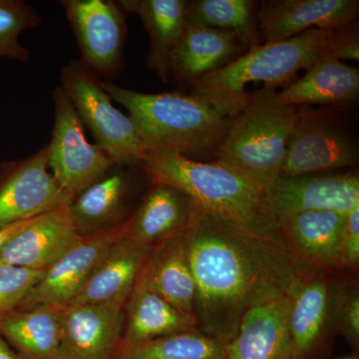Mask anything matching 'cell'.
Segmentation results:
<instances>
[{
  "mask_svg": "<svg viewBox=\"0 0 359 359\" xmlns=\"http://www.w3.org/2000/svg\"><path fill=\"white\" fill-rule=\"evenodd\" d=\"M185 242L198 330L226 344L250 309L289 294L299 269L280 238L197 205Z\"/></svg>",
  "mask_w": 359,
  "mask_h": 359,
  "instance_id": "obj_1",
  "label": "cell"
},
{
  "mask_svg": "<svg viewBox=\"0 0 359 359\" xmlns=\"http://www.w3.org/2000/svg\"><path fill=\"white\" fill-rule=\"evenodd\" d=\"M113 101L128 111L147 151L202 161L215 158L236 116L193 94L144 93L102 82Z\"/></svg>",
  "mask_w": 359,
  "mask_h": 359,
  "instance_id": "obj_2",
  "label": "cell"
},
{
  "mask_svg": "<svg viewBox=\"0 0 359 359\" xmlns=\"http://www.w3.org/2000/svg\"><path fill=\"white\" fill-rule=\"evenodd\" d=\"M335 29H311L282 41L255 45L223 69L189 86L190 93L237 116L250 102V82L275 90L292 83L297 72L334 55Z\"/></svg>",
  "mask_w": 359,
  "mask_h": 359,
  "instance_id": "obj_3",
  "label": "cell"
},
{
  "mask_svg": "<svg viewBox=\"0 0 359 359\" xmlns=\"http://www.w3.org/2000/svg\"><path fill=\"white\" fill-rule=\"evenodd\" d=\"M137 166L151 183L178 189L205 211L280 238L264 210V191L231 168L150 151Z\"/></svg>",
  "mask_w": 359,
  "mask_h": 359,
  "instance_id": "obj_4",
  "label": "cell"
},
{
  "mask_svg": "<svg viewBox=\"0 0 359 359\" xmlns=\"http://www.w3.org/2000/svg\"><path fill=\"white\" fill-rule=\"evenodd\" d=\"M276 91L250 93L217 152V162L264 190L283 172L287 144L301 107L276 102Z\"/></svg>",
  "mask_w": 359,
  "mask_h": 359,
  "instance_id": "obj_5",
  "label": "cell"
},
{
  "mask_svg": "<svg viewBox=\"0 0 359 359\" xmlns=\"http://www.w3.org/2000/svg\"><path fill=\"white\" fill-rule=\"evenodd\" d=\"M59 86L84 126L91 131L96 145L115 163L137 164L147 152L133 120L115 107L100 80L85 68L80 59H72L63 66Z\"/></svg>",
  "mask_w": 359,
  "mask_h": 359,
  "instance_id": "obj_6",
  "label": "cell"
},
{
  "mask_svg": "<svg viewBox=\"0 0 359 359\" xmlns=\"http://www.w3.org/2000/svg\"><path fill=\"white\" fill-rule=\"evenodd\" d=\"M76 39L82 65L102 82H113L124 67L129 14L114 0H61Z\"/></svg>",
  "mask_w": 359,
  "mask_h": 359,
  "instance_id": "obj_7",
  "label": "cell"
},
{
  "mask_svg": "<svg viewBox=\"0 0 359 359\" xmlns=\"http://www.w3.org/2000/svg\"><path fill=\"white\" fill-rule=\"evenodd\" d=\"M358 141L339 117L302 106L287 144L282 174L327 173L358 164Z\"/></svg>",
  "mask_w": 359,
  "mask_h": 359,
  "instance_id": "obj_8",
  "label": "cell"
},
{
  "mask_svg": "<svg viewBox=\"0 0 359 359\" xmlns=\"http://www.w3.org/2000/svg\"><path fill=\"white\" fill-rule=\"evenodd\" d=\"M54 126L48 147L50 173L65 190L77 196L114 164L96 144L90 143L84 124L60 86L52 90Z\"/></svg>",
  "mask_w": 359,
  "mask_h": 359,
  "instance_id": "obj_9",
  "label": "cell"
},
{
  "mask_svg": "<svg viewBox=\"0 0 359 359\" xmlns=\"http://www.w3.org/2000/svg\"><path fill=\"white\" fill-rule=\"evenodd\" d=\"M50 173L48 147L0 164V230L69 205L74 199Z\"/></svg>",
  "mask_w": 359,
  "mask_h": 359,
  "instance_id": "obj_10",
  "label": "cell"
},
{
  "mask_svg": "<svg viewBox=\"0 0 359 359\" xmlns=\"http://www.w3.org/2000/svg\"><path fill=\"white\" fill-rule=\"evenodd\" d=\"M264 205L276 230L283 219L297 212L328 210L348 214L359 205V175L280 174L264 188Z\"/></svg>",
  "mask_w": 359,
  "mask_h": 359,
  "instance_id": "obj_11",
  "label": "cell"
},
{
  "mask_svg": "<svg viewBox=\"0 0 359 359\" xmlns=\"http://www.w3.org/2000/svg\"><path fill=\"white\" fill-rule=\"evenodd\" d=\"M339 271L302 269L290 287L289 325L295 359H316L334 337V299Z\"/></svg>",
  "mask_w": 359,
  "mask_h": 359,
  "instance_id": "obj_12",
  "label": "cell"
},
{
  "mask_svg": "<svg viewBox=\"0 0 359 359\" xmlns=\"http://www.w3.org/2000/svg\"><path fill=\"white\" fill-rule=\"evenodd\" d=\"M126 231L125 221L112 228L81 236L46 269L43 278L18 309L36 306L61 309L68 306L108 250L126 237Z\"/></svg>",
  "mask_w": 359,
  "mask_h": 359,
  "instance_id": "obj_13",
  "label": "cell"
},
{
  "mask_svg": "<svg viewBox=\"0 0 359 359\" xmlns=\"http://www.w3.org/2000/svg\"><path fill=\"white\" fill-rule=\"evenodd\" d=\"M61 339L55 359H112L121 342L125 306L76 304L60 309Z\"/></svg>",
  "mask_w": 359,
  "mask_h": 359,
  "instance_id": "obj_14",
  "label": "cell"
},
{
  "mask_svg": "<svg viewBox=\"0 0 359 359\" xmlns=\"http://www.w3.org/2000/svg\"><path fill=\"white\" fill-rule=\"evenodd\" d=\"M358 14V0H264L257 18L266 43L311 29H337L355 22Z\"/></svg>",
  "mask_w": 359,
  "mask_h": 359,
  "instance_id": "obj_15",
  "label": "cell"
},
{
  "mask_svg": "<svg viewBox=\"0 0 359 359\" xmlns=\"http://www.w3.org/2000/svg\"><path fill=\"white\" fill-rule=\"evenodd\" d=\"M81 237L69 205L45 212L0 249V264L46 271Z\"/></svg>",
  "mask_w": 359,
  "mask_h": 359,
  "instance_id": "obj_16",
  "label": "cell"
},
{
  "mask_svg": "<svg viewBox=\"0 0 359 359\" xmlns=\"http://www.w3.org/2000/svg\"><path fill=\"white\" fill-rule=\"evenodd\" d=\"M347 214L328 210L290 215L276 226L299 269H334Z\"/></svg>",
  "mask_w": 359,
  "mask_h": 359,
  "instance_id": "obj_17",
  "label": "cell"
},
{
  "mask_svg": "<svg viewBox=\"0 0 359 359\" xmlns=\"http://www.w3.org/2000/svg\"><path fill=\"white\" fill-rule=\"evenodd\" d=\"M289 294L250 309L226 344L228 359H295Z\"/></svg>",
  "mask_w": 359,
  "mask_h": 359,
  "instance_id": "obj_18",
  "label": "cell"
},
{
  "mask_svg": "<svg viewBox=\"0 0 359 359\" xmlns=\"http://www.w3.org/2000/svg\"><path fill=\"white\" fill-rule=\"evenodd\" d=\"M152 250L126 237L118 241L99 262L68 306H126Z\"/></svg>",
  "mask_w": 359,
  "mask_h": 359,
  "instance_id": "obj_19",
  "label": "cell"
},
{
  "mask_svg": "<svg viewBox=\"0 0 359 359\" xmlns=\"http://www.w3.org/2000/svg\"><path fill=\"white\" fill-rule=\"evenodd\" d=\"M249 49L236 33L187 22L172 55L170 72L179 83L190 86L223 69Z\"/></svg>",
  "mask_w": 359,
  "mask_h": 359,
  "instance_id": "obj_20",
  "label": "cell"
},
{
  "mask_svg": "<svg viewBox=\"0 0 359 359\" xmlns=\"http://www.w3.org/2000/svg\"><path fill=\"white\" fill-rule=\"evenodd\" d=\"M134 165L114 163L100 178L75 196L69 210L80 236L112 228L130 218L129 201L133 190L130 170Z\"/></svg>",
  "mask_w": 359,
  "mask_h": 359,
  "instance_id": "obj_21",
  "label": "cell"
},
{
  "mask_svg": "<svg viewBox=\"0 0 359 359\" xmlns=\"http://www.w3.org/2000/svg\"><path fill=\"white\" fill-rule=\"evenodd\" d=\"M195 207V203L178 189L152 184L151 190L126 221V238L155 249L185 233Z\"/></svg>",
  "mask_w": 359,
  "mask_h": 359,
  "instance_id": "obj_22",
  "label": "cell"
},
{
  "mask_svg": "<svg viewBox=\"0 0 359 359\" xmlns=\"http://www.w3.org/2000/svg\"><path fill=\"white\" fill-rule=\"evenodd\" d=\"M359 93V69L327 56L311 66L297 81L276 92V102L302 107L311 104L340 106L353 102Z\"/></svg>",
  "mask_w": 359,
  "mask_h": 359,
  "instance_id": "obj_23",
  "label": "cell"
},
{
  "mask_svg": "<svg viewBox=\"0 0 359 359\" xmlns=\"http://www.w3.org/2000/svg\"><path fill=\"white\" fill-rule=\"evenodd\" d=\"M127 13L138 14L150 37L147 65L162 81L171 77L172 55L187 25V0H120Z\"/></svg>",
  "mask_w": 359,
  "mask_h": 359,
  "instance_id": "obj_24",
  "label": "cell"
},
{
  "mask_svg": "<svg viewBox=\"0 0 359 359\" xmlns=\"http://www.w3.org/2000/svg\"><path fill=\"white\" fill-rule=\"evenodd\" d=\"M198 328L197 320L182 313L140 278L125 306L122 344H141Z\"/></svg>",
  "mask_w": 359,
  "mask_h": 359,
  "instance_id": "obj_25",
  "label": "cell"
},
{
  "mask_svg": "<svg viewBox=\"0 0 359 359\" xmlns=\"http://www.w3.org/2000/svg\"><path fill=\"white\" fill-rule=\"evenodd\" d=\"M139 278L182 313L195 316L196 283L185 233L153 249Z\"/></svg>",
  "mask_w": 359,
  "mask_h": 359,
  "instance_id": "obj_26",
  "label": "cell"
},
{
  "mask_svg": "<svg viewBox=\"0 0 359 359\" xmlns=\"http://www.w3.org/2000/svg\"><path fill=\"white\" fill-rule=\"evenodd\" d=\"M0 334L21 359H55L61 339L60 309L36 306L4 314Z\"/></svg>",
  "mask_w": 359,
  "mask_h": 359,
  "instance_id": "obj_27",
  "label": "cell"
},
{
  "mask_svg": "<svg viewBox=\"0 0 359 359\" xmlns=\"http://www.w3.org/2000/svg\"><path fill=\"white\" fill-rule=\"evenodd\" d=\"M112 359H228V356L226 344L196 328L141 344H120Z\"/></svg>",
  "mask_w": 359,
  "mask_h": 359,
  "instance_id": "obj_28",
  "label": "cell"
},
{
  "mask_svg": "<svg viewBox=\"0 0 359 359\" xmlns=\"http://www.w3.org/2000/svg\"><path fill=\"white\" fill-rule=\"evenodd\" d=\"M256 2L252 0H193L187 22L236 33L249 48L259 44Z\"/></svg>",
  "mask_w": 359,
  "mask_h": 359,
  "instance_id": "obj_29",
  "label": "cell"
},
{
  "mask_svg": "<svg viewBox=\"0 0 359 359\" xmlns=\"http://www.w3.org/2000/svg\"><path fill=\"white\" fill-rule=\"evenodd\" d=\"M40 14L23 0H0V58L27 62L32 52L21 43L25 30L41 23Z\"/></svg>",
  "mask_w": 359,
  "mask_h": 359,
  "instance_id": "obj_30",
  "label": "cell"
},
{
  "mask_svg": "<svg viewBox=\"0 0 359 359\" xmlns=\"http://www.w3.org/2000/svg\"><path fill=\"white\" fill-rule=\"evenodd\" d=\"M334 328L355 348L359 344V287L355 278L337 280L334 299Z\"/></svg>",
  "mask_w": 359,
  "mask_h": 359,
  "instance_id": "obj_31",
  "label": "cell"
},
{
  "mask_svg": "<svg viewBox=\"0 0 359 359\" xmlns=\"http://www.w3.org/2000/svg\"><path fill=\"white\" fill-rule=\"evenodd\" d=\"M45 271L0 264V316L20 308Z\"/></svg>",
  "mask_w": 359,
  "mask_h": 359,
  "instance_id": "obj_32",
  "label": "cell"
},
{
  "mask_svg": "<svg viewBox=\"0 0 359 359\" xmlns=\"http://www.w3.org/2000/svg\"><path fill=\"white\" fill-rule=\"evenodd\" d=\"M359 266V205L346 215L340 237L335 271H355Z\"/></svg>",
  "mask_w": 359,
  "mask_h": 359,
  "instance_id": "obj_33",
  "label": "cell"
},
{
  "mask_svg": "<svg viewBox=\"0 0 359 359\" xmlns=\"http://www.w3.org/2000/svg\"><path fill=\"white\" fill-rule=\"evenodd\" d=\"M334 55L339 60H358L359 36L358 23H351L335 29Z\"/></svg>",
  "mask_w": 359,
  "mask_h": 359,
  "instance_id": "obj_34",
  "label": "cell"
},
{
  "mask_svg": "<svg viewBox=\"0 0 359 359\" xmlns=\"http://www.w3.org/2000/svg\"><path fill=\"white\" fill-rule=\"evenodd\" d=\"M32 219H27V221L25 222H20V223L11 224V226L1 229V230H0V249L4 247V244H6L9 238H13L16 233H18V231L22 230L25 226H27V224L32 222Z\"/></svg>",
  "mask_w": 359,
  "mask_h": 359,
  "instance_id": "obj_35",
  "label": "cell"
},
{
  "mask_svg": "<svg viewBox=\"0 0 359 359\" xmlns=\"http://www.w3.org/2000/svg\"><path fill=\"white\" fill-rule=\"evenodd\" d=\"M0 359H21L9 346L8 342L0 334Z\"/></svg>",
  "mask_w": 359,
  "mask_h": 359,
  "instance_id": "obj_36",
  "label": "cell"
},
{
  "mask_svg": "<svg viewBox=\"0 0 359 359\" xmlns=\"http://www.w3.org/2000/svg\"><path fill=\"white\" fill-rule=\"evenodd\" d=\"M344 359H358V358H344Z\"/></svg>",
  "mask_w": 359,
  "mask_h": 359,
  "instance_id": "obj_37",
  "label": "cell"
}]
</instances>
